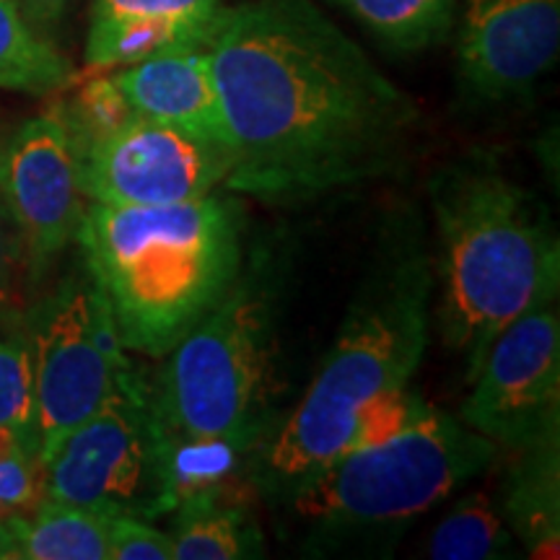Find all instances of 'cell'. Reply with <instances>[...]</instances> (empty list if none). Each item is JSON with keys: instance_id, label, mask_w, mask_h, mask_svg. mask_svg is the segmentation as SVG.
<instances>
[{"instance_id": "obj_1", "label": "cell", "mask_w": 560, "mask_h": 560, "mask_svg": "<svg viewBox=\"0 0 560 560\" xmlns=\"http://www.w3.org/2000/svg\"><path fill=\"white\" fill-rule=\"evenodd\" d=\"M206 50L229 130V192L301 202L405 166L416 104L314 0L223 9Z\"/></svg>"}, {"instance_id": "obj_2", "label": "cell", "mask_w": 560, "mask_h": 560, "mask_svg": "<svg viewBox=\"0 0 560 560\" xmlns=\"http://www.w3.org/2000/svg\"><path fill=\"white\" fill-rule=\"evenodd\" d=\"M433 283L423 223L412 210L392 215L317 376L257 454L262 488L280 495L319 470L371 400L410 387L429 348Z\"/></svg>"}, {"instance_id": "obj_3", "label": "cell", "mask_w": 560, "mask_h": 560, "mask_svg": "<svg viewBox=\"0 0 560 560\" xmlns=\"http://www.w3.org/2000/svg\"><path fill=\"white\" fill-rule=\"evenodd\" d=\"M244 226L234 192L170 206L89 202L75 242L125 348L164 359L208 317L244 265Z\"/></svg>"}, {"instance_id": "obj_4", "label": "cell", "mask_w": 560, "mask_h": 560, "mask_svg": "<svg viewBox=\"0 0 560 560\" xmlns=\"http://www.w3.org/2000/svg\"><path fill=\"white\" fill-rule=\"evenodd\" d=\"M439 240V325L465 355L467 380L495 335L560 289V240L545 202L488 153H467L431 177Z\"/></svg>"}, {"instance_id": "obj_5", "label": "cell", "mask_w": 560, "mask_h": 560, "mask_svg": "<svg viewBox=\"0 0 560 560\" xmlns=\"http://www.w3.org/2000/svg\"><path fill=\"white\" fill-rule=\"evenodd\" d=\"M499 446L431 405L400 436L353 450L280 493L306 522V556L389 552L402 529L499 459Z\"/></svg>"}, {"instance_id": "obj_6", "label": "cell", "mask_w": 560, "mask_h": 560, "mask_svg": "<svg viewBox=\"0 0 560 560\" xmlns=\"http://www.w3.org/2000/svg\"><path fill=\"white\" fill-rule=\"evenodd\" d=\"M285 268L289 257L278 242L252 244L226 296L164 355L151 384L159 433L276 431L270 392Z\"/></svg>"}, {"instance_id": "obj_7", "label": "cell", "mask_w": 560, "mask_h": 560, "mask_svg": "<svg viewBox=\"0 0 560 560\" xmlns=\"http://www.w3.org/2000/svg\"><path fill=\"white\" fill-rule=\"evenodd\" d=\"M19 322L32 359L45 459L68 431L143 376L128 359L109 301L83 257L45 299L21 312Z\"/></svg>"}, {"instance_id": "obj_8", "label": "cell", "mask_w": 560, "mask_h": 560, "mask_svg": "<svg viewBox=\"0 0 560 560\" xmlns=\"http://www.w3.org/2000/svg\"><path fill=\"white\" fill-rule=\"evenodd\" d=\"M42 467L47 501L143 520L170 514L159 475L151 384L140 380L81 420Z\"/></svg>"}, {"instance_id": "obj_9", "label": "cell", "mask_w": 560, "mask_h": 560, "mask_svg": "<svg viewBox=\"0 0 560 560\" xmlns=\"http://www.w3.org/2000/svg\"><path fill=\"white\" fill-rule=\"evenodd\" d=\"M459 420L509 452L560 433L558 293L495 335L470 376Z\"/></svg>"}, {"instance_id": "obj_10", "label": "cell", "mask_w": 560, "mask_h": 560, "mask_svg": "<svg viewBox=\"0 0 560 560\" xmlns=\"http://www.w3.org/2000/svg\"><path fill=\"white\" fill-rule=\"evenodd\" d=\"M83 198L104 206H170L223 187L231 156L221 145L143 117L112 130L79 159Z\"/></svg>"}, {"instance_id": "obj_11", "label": "cell", "mask_w": 560, "mask_h": 560, "mask_svg": "<svg viewBox=\"0 0 560 560\" xmlns=\"http://www.w3.org/2000/svg\"><path fill=\"white\" fill-rule=\"evenodd\" d=\"M0 195L11 210L32 285L75 242L86 210L79 161L55 112L26 120L0 151Z\"/></svg>"}, {"instance_id": "obj_12", "label": "cell", "mask_w": 560, "mask_h": 560, "mask_svg": "<svg viewBox=\"0 0 560 560\" xmlns=\"http://www.w3.org/2000/svg\"><path fill=\"white\" fill-rule=\"evenodd\" d=\"M560 52V0H467L457 73L472 100L501 104L529 94Z\"/></svg>"}, {"instance_id": "obj_13", "label": "cell", "mask_w": 560, "mask_h": 560, "mask_svg": "<svg viewBox=\"0 0 560 560\" xmlns=\"http://www.w3.org/2000/svg\"><path fill=\"white\" fill-rule=\"evenodd\" d=\"M221 16V0H94L86 66L125 68L164 50L208 47Z\"/></svg>"}, {"instance_id": "obj_14", "label": "cell", "mask_w": 560, "mask_h": 560, "mask_svg": "<svg viewBox=\"0 0 560 560\" xmlns=\"http://www.w3.org/2000/svg\"><path fill=\"white\" fill-rule=\"evenodd\" d=\"M132 115L172 125L229 151V130L206 47H177L112 75Z\"/></svg>"}, {"instance_id": "obj_15", "label": "cell", "mask_w": 560, "mask_h": 560, "mask_svg": "<svg viewBox=\"0 0 560 560\" xmlns=\"http://www.w3.org/2000/svg\"><path fill=\"white\" fill-rule=\"evenodd\" d=\"M501 516L529 558H558L560 548V433L511 450Z\"/></svg>"}, {"instance_id": "obj_16", "label": "cell", "mask_w": 560, "mask_h": 560, "mask_svg": "<svg viewBox=\"0 0 560 560\" xmlns=\"http://www.w3.org/2000/svg\"><path fill=\"white\" fill-rule=\"evenodd\" d=\"M172 542L177 560L262 558L265 540L240 490L202 493L172 511Z\"/></svg>"}, {"instance_id": "obj_17", "label": "cell", "mask_w": 560, "mask_h": 560, "mask_svg": "<svg viewBox=\"0 0 560 560\" xmlns=\"http://www.w3.org/2000/svg\"><path fill=\"white\" fill-rule=\"evenodd\" d=\"M0 560H107V514L45 499L0 522Z\"/></svg>"}, {"instance_id": "obj_18", "label": "cell", "mask_w": 560, "mask_h": 560, "mask_svg": "<svg viewBox=\"0 0 560 560\" xmlns=\"http://www.w3.org/2000/svg\"><path fill=\"white\" fill-rule=\"evenodd\" d=\"M66 55L32 26L16 0H0V89L45 96L70 86Z\"/></svg>"}, {"instance_id": "obj_19", "label": "cell", "mask_w": 560, "mask_h": 560, "mask_svg": "<svg viewBox=\"0 0 560 560\" xmlns=\"http://www.w3.org/2000/svg\"><path fill=\"white\" fill-rule=\"evenodd\" d=\"M350 16L397 52H420L450 34L459 0H338Z\"/></svg>"}, {"instance_id": "obj_20", "label": "cell", "mask_w": 560, "mask_h": 560, "mask_svg": "<svg viewBox=\"0 0 560 560\" xmlns=\"http://www.w3.org/2000/svg\"><path fill=\"white\" fill-rule=\"evenodd\" d=\"M516 537L488 495L470 493L459 499L433 529L429 558L433 560H499L514 558Z\"/></svg>"}, {"instance_id": "obj_21", "label": "cell", "mask_w": 560, "mask_h": 560, "mask_svg": "<svg viewBox=\"0 0 560 560\" xmlns=\"http://www.w3.org/2000/svg\"><path fill=\"white\" fill-rule=\"evenodd\" d=\"M52 112L58 115V120L68 132L75 159H79L89 145H94L96 140L109 136L112 130H117L120 125L128 122L130 117H136L128 107V102L122 100L120 89L112 81V75H102V79L89 81L73 100Z\"/></svg>"}, {"instance_id": "obj_22", "label": "cell", "mask_w": 560, "mask_h": 560, "mask_svg": "<svg viewBox=\"0 0 560 560\" xmlns=\"http://www.w3.org/2000/svg\"><path fill=\"white\" fill-rule=\"evenodd\" d=\"M0 429L16 433L39 450L34 371L30 348L21 335L0 338Z\"/></svg>"}, {"instance_id": "obj_23", "label": "cell", "mask_w": 560, "mask_h": 560, "mask_svg": "<svg viewBox=\"0 0 560 560\" xmlns=\"http://www.w3.org/2000/svg\"><path fill=\"white\" fill-rule=\"evenodd\" d=\"M45 501V467L37 446L0 429V522L30 514Z\"/></svg>"}, {"instance_id": "obj_24", "label": "cell", "mask_w": 560, "mask_h": 560, "mask_svg": "<svg viewBox=\"0 0 560 560\" xmlns=\"http://www.w3.org/2000/svg\"><path fill=\"white\" fill-rule=\"evenodd\" d=\"M429 405H425L416 392L410 387L387 392V395L371 400L366 408L359 412L353 429L348 433L346 446L340 454L353 452V450H366V446L384 444L400 436L402 431H408L412 423L420 418Z\"/></svg>"}, {"instance_id": "obj_25", "label": "cell", "mask_w": 560, "mask_h": 560, "mask_svg": "<svg viewBox=\"0 0 560 560\" xmlns=\"http://www.w3.org/2000/svg\"><path fill=\"white\" fill-rule=\"evenodd\" d=\"M32 285L30 257L11 210L0 195V319H19L26 289Z\"/></svg>"}, {"instance_id": "obj_26", "label": "cell", "mask_w": 560, "mask_h": 560, "mask_svg": "<svg viewBox=\"0 0 560 560\" xmlns=\"http://www.w3.org/2000/svg\"><path fill=\"white\" fill-rule=\"evenodd\" d=\"M107 560H177L170 532L132 514H107Z\"/></svg>"}, {"instance_id": "obj_27", "label": "cell", "mask_w": 560, "mask_h": 560, "mask_svg": "<svg viewBox=\"0 0 560 560\" xmlns=\"http://www.w3.org/2000/svg\"><path fill=\"white\" fill-rule=\"evenodd\" d=\"M16 3L24 11V16L32 21V26L45 32L47 26L58 24V19L62 16L70 0H16Z\"/></svg>"}]
</instances>
